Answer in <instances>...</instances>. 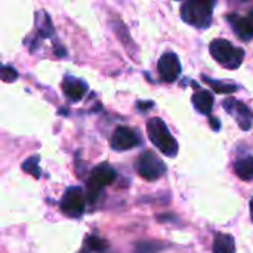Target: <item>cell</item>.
<instances>
[{"mask_svg":"<svg viewBox=\"0 0 253 253\" xmlns=\"http://www.w3.org/2000/svg\"><path fill=\"white\" fill-rule=\"evenodd\" d=\"M147 133L150 141L166 156L173 157L178 153V144L175 141V138L172 136L169 127L166 126V123L159 119V117H153L147 122Z\"/></svg>","mask_w":253,"mask_h":253,"instance_id":"1","label":"cell"},{"mask_svg":"<svg viewBox=\"0 0 253 253\" xmlns=\"http://www.w3.org/2000/svg\"><path fill=\"white\" fill-rule=\"evenodd\" d=\"M211 55L225 68L236 70L242 65L245 58V50L234 47L225 39H216L211 43Z\"/></svg>","mask_w":253,"mask_h":253,"instance_id":"2","label":"cell"},{"mask_svg":"<svg viewBox=\"0 0 253 253\" xmlns=\"http://www.w3.org/2000/svg\"><path fill=\"white\" fill-rule=\"evenodd\" d=\"M213 6L215 3L212 1H185L181 6V16L190 25L206 28L212 22Z\"/></svg>","mask_w":253,"mask_h":253,"instance_id":"3","label":"cell"},{"mask_svg":"<svg viewBox=\"0 0 253 253\" xmlns=\"http://www.w3.org/2000/svg\"><path fill=\"white\" fill-rule=\"evenodd\" d=\"M117 173L108 163H101L95 166V169L90 172L87 179V197L90 202H95L98 194L102 191L104 187L114 182Z\"/></svg>","mask_w":253,"mask_h":253,"instance_id":"4","label":"cell"},{"mask_svg":"<svg viewBox=\"0 0 253 253\" xmlns=\"http://www.w3.org/2000/svg\"><path fill=\"white\" fill-rule=\"evenodd\" d=\"M136 172L147 181H154L159 179L162 175H165L166 172V166L163 163V160L154 154L153 151H145L144 154H141L136 160Z\"/></svg>","mask_w":253,"mask_h":253,"instance_id":"5","label":"cell"},{"mask_svg":"<svg viewBox=\"0 0 253 253\" xmlns=\"http://www.w3.org/2000/svg\"><path fill=\"white\" fill-rule=\"evenodd\" d=\"M61 211L71 218H79L84 212V194L80 187L68 188L61 200Z\"/></svg>","mask_w":253,"mask_h":253,"instance_id":"6","label":"cell"},{"mask_svg":"<svg viewBox=\"0 0 253 253\" xmlns=\"http://www.w3.org/2000/svg\"><path fill=\"white\" fill-rule=\"evenodd\" d=\"M224 108L236 117V120L239 122V126L243 129V130H249L252 127L253 123V113L251 111V108L242 102V101H237L234 98H228L222 102Z\"/></svg>","mask_w":253,"mask_h":253,"instance_id":"7","label":"cell"},{"mask_svg":"<svg viewBox=\"0 0 253 253\" xmlns=\"http://www.w3.org/2000/svg\"><path fill=\"white\" fill-rule=\"evenodd\" d=\"M157 70L162 77V80L172 83L178 79L181 74V62L179 58L173 52H166L160 56L157 62Z\"/></svg>","mask_w":253,"mask_h":253,"instance_id":"8","label":"cell"},{"mask_svg":"<svg viewBox=\"0 0 253 253\" xmlns=\"http://www.w3.org/2000/svg\"><path fill=\"white\" fill-rule=\"evenodd\" d=\"M139 145V138L136 132L126 126H119L111 136V147L117 151H126Z\"/></svg>","mask_w":253,"mask_h":253,"instance_id":"9","label":"cell"},{"mask_svg":"<svg viewBox=\"0 0 253 253\" xmlns=\"http://www.w3.org/2000/svg\"><path fill=\"white\" fill-rule=\"evenodd\" d=\"M228 22L231 24V28L242 40H251L253 39V24L248 16H240L237 13H231L227 16Z\"/></svg>","mask_w":253,"mask_h":253,"instance_id":"10","label":"cell"},{"mask_svg":"<svg viewBox=\"0 0 253 253\" xmlns=\"http://www.w3.org/2000/svg\"><path fill=\"white\" fill-rule=\"evenodd\" d=\"M62 92L70 101H79L87 92L86 82L76 77H65L62 82Z\"/></svg>","mask_w":253,"mask_h":253,"instance_id":"11","label":"cell"},{"mask_svg":"<svg viewBox=\"0 0 253 253\" xmlns=\"http://www.w3.org/2000/svg\"><path fill=\"white\" fill-rule=\"evenodd\" d=\"M193 104L202 114H209L213 107V96L209 90H197L193 95Z\"/></svg>","mask_w":253,"mask_h":253,"instance_id":"12","label":"cell"},{"mask_svg":"<svg viewBox=\"0 0 253 253\" xmlns=\"http://www.w3.org/2000/svg\"><path fill=\"white\" fill-rule=\"evenodd\" d=\"M213 253H236V242L231 234L218 233L213 240Z\"/></svg>","mask_w":253,"mask_h":253,"instance_id":"13","label":"cell"},{"mask_svg":"<svg viewBox=\"0 0 253 253\" xmlns=\"http://www.w3.org/2000/svg\"><path fill=\"white\" fill-rule=\"evenodd\" d=\"M234 170L239 175V178H242L243 181L253 179V156H248L237 160L234 165Z\"/></svg>","mask_w":253,"mask_h":253,"instance_id":"14","label":"cell"},{"mask_svg":"<svg viewBox=\"0 0 253 253\" xmlns=\"http://www.w3.org/2000/svg\"><path fill=\"white\" fill-rule=\"evenodd\" d=\"M39 156H31L28 157L24 163H22V170L27 172L28 175H31L33 178H40L42 175V170H40V166H39Z\"/></svg>","mask_w":253,"mask_h":253,"instance_id":"15","label":"cell"},{"mask_svg":"<svg viewBox=\"0 0 253 253\" xmlns=\"http://www.w3.org/2000/svg\"><path fill=\"white\" fill-rule=\"evenodd\" d=\"M205 82H208L212 89L218 93H233L237 90V86L236 84H227V83H222V82H216V80H212L209 77H203Z\"/></svg>","mask_w":253,"mask_h":253,"instance_id":"16","label":"cell"},{"mask_svg":"<svg viewBox=\"0 0 253 253\" xmlns=\"http://www.w3.org/2000/svg\"><path fill=\"white\" fill-rule=\"evenodd\" d=\"M163 249V245L156 243V242H142L135 246L136 253H156Z\"/></svg>","mask_w":253,"mask_h":253,"instance_id":"17","label":"cell"},{"mask_svg":"<svg viewBox=\"0 0 253 253\" xmlns=\"http://www.w3.org/2000/svg\"><path fill=\"white\" fill-rule=\"evenodd\" d=\"M105 248H107V242L101 240L96 236H90L86 240V249H89V251H104Z\"/></svg>","mask_w":253,"mask_h":253,"instance_id":"18","label":"cell"},{"mask_svg":"<svg viewBox=\"0 0 253 253\" xmlns=\"http://www.w3.org/2000/svg\"><path fill=\"white\" fill-rule=\"evenodd\" d=\"M16 79H18V73H16L15 68H12V67H9V65H4V67L1 68V80H3V82L12 83V82L16 80Z\"/></svg>","mask_w":253,"mask_h":253,"instance_id":"19","label":"cell"},{"mask_svg":"<svg viewBox=\"0 0 253 253\" xmlns=\"http://www.w3.org/2000/svg\"><path fill=\"white\" fill-rule=\"evenodd\" d=\"M211 126H212L215 130H219V127H221V125H219L218 119H215V117H211Z\"/></svg>","mask_w":253,"mask_h":253,"instance_id":"20","label":"cell"},{"mask_svg":"<svg viewBox=\"0 0 253 253\" xmlns=\"http://www.w3.org/2000/svg\"><path fill=\"white\" fill-rule=\"evenodd\" d=\"M248 18L251 19V22H252V24H253V7H252V9H251V10H249V13H248Z\"/></svg>","mask_w":253,"mask_h":253,"instance_id":"21","label":"cell"},{"mask_svg":"<svg viewBox=\"0 0 253 253\" xmlns=\"http://www.w3.org/2000/svg\"><path fill=\"white\" fill-rule=\"evenodd\" d=\"M251 215H252V221H253V199H252V202H251Z\"/></svg>","mask_w":253,"mask_h":253,"instance_id":"22","label":"cell"},{"mask_svg":"<svg viewBox=\"0 0 253 253\" xmlns=\"http://www.w3.org/2000/svg\"><path fill=\"white\" fill-rule=\"evenodd\" d=\"M79 253H89V249H82Z\"/></svg>","mask_w":253,"mask_h":253,"instance_id":"23","label":"cell"}]
</instances>
